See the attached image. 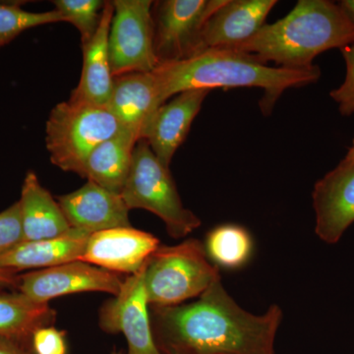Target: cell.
Segmentation results:
<instances>
[{"label":"cell","instance_id":"cell-1","mask_svg":"<svg viewBox=\"0 0 354 354\" xmlns=\"http://www.w3.org/2000/svg\"><path fill=\"white\" fill-rule=\"evenodd\" d=\"M156 346L162 354H274L283 311L263 315L242 309L216 279L197 300L150 306Z\"/></svg>","mask_w":354,"mask_h":354},{"label":"cell","instance_id":"cell-2","mask_svg":"<svg viewBox=\"0 0 354 354\" xmlns=\"http://www.w3.org/2000/svg\"><path fill=\"white\" fill-rule=\"evenodd\" d=\"M160 102L195 88L257 87L264 95L260 108L270 115L274 104L288 88L316 83L321 77L317 65L304 69L272 67L249 53L213 48L183 62L160 64L153 71Z\"/></svg>","mask_w":354,"mask_h":354},{"label":"cell","instance_id":"cell-3","mask_svg":"<svg viewBox=\"0 0 354 354\" xmlns=\"http://www.w3.org/2000/svg\"><path fill=\"white\" fill-rule=\"evenodd\" d=\"M354 43V21L339 4L299 0L283 19L265 24L252 38L227 50L249 53L267 64L310 68L317 55Z\"/></svg>","mask_w":354,"mask_h":354},{"label":"cell","instance_id":"cell-4","mask_svg":"<svg viewBox=\"0 0 354 354\" xmlns=\"http://www.w3.org/2000/svg\"><path fill=\"white\" fill-rule=\"evenodd\" d=\"M123 128L108 108L71 97L57 104L46 124V150L50 162L81 176L90 153Z\"/></svg>","mask_w":354,"mask_h":354},{"label":"cell","instance_id":"cell-5","mask_svg":"<svg viewBox=\"0 0 354 354\" xmlns=\"http://www.w3.org/2000/svg\"><path fill=\"white\" fill-rule=\"evenodd\" d=\"M220 278V268L209 262L204 244L197 239L174 246L160 245L145 267L149 305L183 304L199 297Z\"/></svg>","mask_w":354,"mask_h":354},{"label":"cell","instance_id":"cell-6","mask_svg":"<svg viewBox=\"0 0 354 354\" xmlns=\"http://www.w3.org/2000/svg\"><path fill=\"white\" fill-rule=\"evenodd\" d=\"M121 196L128 209H146L158 216L174 239H183L201 225L200 218L183 206L169 167L158 160L145 139L135 147Z\"/></svg>","mask_w":354,"mask_h":354},{"label":"cell","instance_id":"cell-7","mask_svg":"<svg viewBox=\"0 0 354 354\" xmlns=\"http://www.w3.org/2000/svg\"><path fill=\"white\" fill-rule=\"evenodd\" d=\"M227 0L153 2V46L158 65L183 62L201 53V34L209 18Z\"/></svg>","mask_w":354,"mask_h":354},{"label":"cell","instance_id":"cell-8","mask_svg":"<svg viewBox=\"0 0 354 354\" xmlns=\"http://www.w3.org/2000/svg\"><path fill=\"white\" fill-rule=\"evenodd\" d=\"M153 1L114 0L109 34V55L113 77L151 73L158 66L153 46Z\"/></svg>","mask_w":354,"mask_h":354},{"label":"cell","instance_id":"cell-9","mask_svg":"<svg viewBox=\"0 0 354 354\" xmlns=\"http://www.w3.org/2000/svg\"><path fill=\"white\" fill-rule=\"evenodd\" d=\"M146 265L123 281L118 295L100 311V327L109 334L122 333L127 354H162L153 339L145 288Z\"/></svg>","mask_w":354,"mask_h":354},{"label":"cell","instance_id":"cell-10","mask_svg":"<svg viewBox=\"0 0 354 354\" xmlns=\"http://www.w3.org/2000/svg\"><path fill=\"white\" fill-rule=\"evenodd\" d=\"M124 279L120 274L83 261L37 270L19 276V292L41 304L78 292L118 295Z\"/></svg>","mask_w":354,"mask_h":354},{"label":"cell","instance_id":"cell-11","mask_svg":"<svg viewBox=\"0 0 354 354\" xmlns=\"http://www.w3.org/2000/svg\"><path fill=\"white\" fill-rule=\"evenodd\" d=\"M160 246L150 232L132 227L111 228L91 234L80 261L130 276L139 272Z\"/></svg>","mask_w":354,"mask_h":354},{"label":"cell","instance_id":"cell-12","mask_svg":"<svg viewBox=\"0 0 354 354\" xmlns=\"http://www.w3.org/2000/svg\"><path fill=\"white\" fill-rule=\"evenodd\" d=\"M315 232L326 243L335 244L354 223V165L339 162L314 186Z\"/></svg>","mask_w":354,"mask_h":354},{"label":"cell","instance_id":"cell-13","mask_svg":"<svg viewBox=\"0 0 354 354\" xmlns=\"http://www.w3.org/2000/svg\"><path fill=\"white\" fill-rule=\"evenodd\" d=\"M70 227L90 234L131 227L129 211L121 194L88 181L82 187L57 197Z\"/></svg>","mask_w":354,"mask_h":354},{"label":"cell","instance_id":"cell-14","mask_svg":"<svg viewBox=\"0 0 354 354\" xmlns=\"http://www.w3.org/2000/svg\"><path fill=\"white\" fill-rule=\"evenodd\" d=\"M211 90L195 88L176 95L165 102L153 114L143 133L145 139L162 165L169 167L176 153L187 137L193 120Z\"/></svg>","mask_w":354,"mask_h":354},{"label":"cell","instance_id":"cell-15","mask_svg":"<svg viewBox=\"0 0 354 354\" xmlns=\"http://www.w3.org/2000/svg\"><path fill=\"white\" fill-rule=\"evenodd\" d=\"M274 0H227L207 21L201 34V53L232 48L252 38L265 25Z\"/></svg>","mask_w":354,"mask_h":354},{"label":"cell","instance_id":"cell-16","mask_svg":"<svg viewBox=\"0 0 354 354\" xmlns=\"http://www.w3.org/2000/svg\"><path fill=\"white\" fill-rule=\"evenodd\" d=\"M162 104L157 79L151 73H128L114 77L109 111L123 129L141 140L153 114Z\"/></svg>","mask_w":354,"mask_h":354},{"label":"cell","instance_id":"cell-17","mask_svg":"<svg viewBox=\"0 0 354 354\" xmlns=\"http://www.w3.org/2000/svg\"><path fill=\"white\" fill-rule=\"evenodd\" d=\"M91 234L77 228L51 239L22 241L0 255V269L43 270L80 261Z\"/></svg>","mask_w":354,"mask_h":354},{"label":"cell","instance_id":"cell-18","mask_svg":"<svg viewBox=\"0 0 354 354\" xmlns=\"http://www.w3.org/2000/svg\"><path fill=\"white\" fill-rule=\"evenodd\" d=\"M114 12L113 1H106L99 29L82 44L83 68L71 97L106 108L113 92V79L109 55V34Z\"/></svg>","mask_w":354,"mask_h":354},{"label":"cell","instance_id":"cell-19","mask_svg":"<svg viewBox=\"0 0 354 354\" xmlns=\"http://www.w3.org/2000/svg\"><path fill=\"white\" fill-rule=\"evenodd\" d=\"M23 241H41L65 234L68 221L50 191L39 183L34 171L26 174L19 201Z\"/></svg>","mask_w":354,"mask_h":354},{"label":"cell","instance_id":"cell-20","mask_svg":"<svg viewBox=\"0 0 354 354\" xmlns=\"http://www.w3.org/2000/svg\"><path fill=\"white\" fill-rule=\"evenodd\" d=\"M138 141L131 132L121 130L90 153L81 177L121 194L131 169L133 153Z\"/></svg>","mask_w":354,"mask_h":354},{"label":"cell","instance_id":"cell-21","mask_svg":"<svg viewBox=\"0 0 354 354\" xmlns=\"http://www.w3.org/2000/svg\"><path fill=\"white\" fill-rule=\"evenodd\" d=\"M57 313L48 304L35 301L23 293L0 295V337L27 346L39 329L55 322Z\"/></svg>","mask_w":354,"mask_h":354},{"label":"cell","instance_id":"cell-22","mask_svg":"<svg viewBox=\"0 0 354 354\" xmlns=\"http://www.w3.org/2000/svg\"><path fill=\"white\" fill-rule=\"evenodd\" d=\"M204 247L207 256L218 268L237 269L250 259L253 241L241 225H223L209 232Z\"/></svg>","mask_w":354,"mask_h":354},{"label":"cell","instance_id":"cell-23","mask_svg":"<svg viewBox=\"0 0 354 354\" xmlns=\"http://www.w3.org/2000/svg\"><path fill=\"white\" fill-rule=\"evenodd\" d=\"M58 22H64V19L57 10L31 12L18 3H0V48L27 30Z\"/></svg>","mask_w":354,"mask_h":354},{"label":"cell","instance_id":"cell-24","mask_svg":"<svg viewBox=\"0 0 354 354\" xmlns=\"http://www.w3.org/2000/svg\"><path fill=\"white\" fill-rule=\"evenodd\" d=\"M106 1L101 0H55V10L64 22L74 26L81 35L82 44L93 38L99 29L102 10Z\"/></svg>","mask_w":354,"mask_h":354},{"label":"cell","instance_id":"cell-25","mask_svg":"<svg viewBox=\"0 0 354 354\" xmlns=\"http://www.w3.org/2000/svg\"><path fill=\"white\" fill-rule=\"evenodd\" d=\"M341 51L346 62V79L330 95L339 106V113L349 116L354 114V43L341 48Z\"/></svg>","mask_w":354,"mask_h":354},{"label":"cell","instance_id":"cell-26","mask_svg":"<svg viewBox=\"0 0 354 354\" xmlns=\"http://www.w3.org/2000/svg\"><path fill=\"white\" fill-rule=\"evenodd\" d=\"M23 241L19 202L0 213V255Z\"/></svg>","mask_w":354,"mask_h":354},{"label":"cell","instance_id":"cell-27","mask_svg":"<svg viewBox=\"0 0 354 354\" xmlns=\"http://www.w3.org/2000/svg\"><path fill=\"white\" fill-rule=\"evenodd\" d=\"M32 349L35 354H65V334L53 326L41 328L32 335Z\"/></svg>","mask_w":354,"mask_h":354},{"label":"cell","instance_id":"cell-28","mask_svg":"<svg viewBox=\"0 0 354 354\" xmlns=\"http://www.w3.org/2000/svg\"><path fill=\"white\" fill-rule=\"evenodd\" d=\"M0 354H31L26 346L11 339L0 337Z\"/></svg>","mask_w":354,"mask_h":354},{"label":"cell","instance_id":"cell-29","mask_svg":"<svg viewBox=\"0 0 354 354\" xmlns=\"http://www.w3.org/2000/svg\"><path fill=\"white\" fill-rule=\"evenodd\" d=\"M19 286V276L10 270L0 269V288H17Z\"/></svg>","mask_w":354,"mask_h":354},{"label":"cell","instance_id":"cell-30","mask_svg":"<svg viewBox=\"0 0 354 354\" xmlns=\"http://www.w3.org/2000/svg\"><path fill=\"white\" fill-rule=\"evenodd\" d=\"M339 4L348 14L349 17L354 21V0H342Z\"/></svg>","mask_w":354,"mask_h":354},{"label":"cell","instance_id":"cell-31","mask_svg":"<svg viewBox=\"0 0 354 354\" xmlns=\"http://www.w3.org/2000/svg\"><path fill=\"white\" fill-rule=\"evenodd\" d=\"M344 162H348V164L354 165V139L353 141V145L348 149V153H346V158H344Z\"/></svg>","mask_w":354,"mask_h":354},{"label":"cell","instance_id":"cell-32","mask_svg":"<svg viewBox=\"0 0 354 354\" xmlns=\"http://www.w3.org/2000/svg\"><path fill=\"white\" fill-rule=\"evenodd\" d=\"M111 354H124V353H123L122 351H113V353H111Z\"/></svg>","mask_w":354,"mask_h":354}]
</instances>
